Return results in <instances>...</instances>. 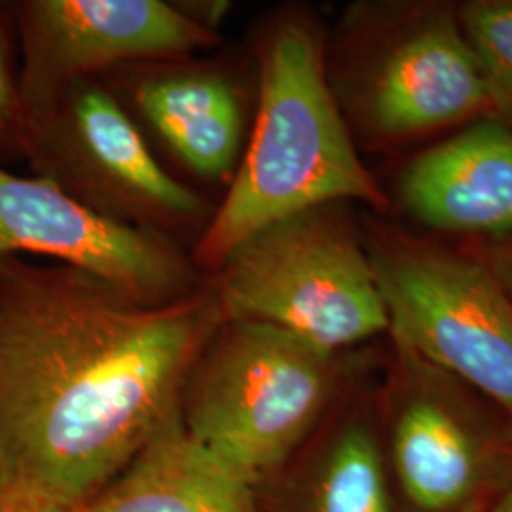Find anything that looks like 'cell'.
<instances>
[{
	"mask_svg": "<svg viewBox=\"0 0 512 512\" xmlns=\"http://www.w3.org/2000/svg\"><path fill=\"white\" fill-rule=\"evenodd\" d=\"M220 323L213 287L147 304L73 266L0 258V473L88 505L179 412Z\"/></svg>",
	"mask_w": 512,
	"mask_h": 512,
	"instance_id": "obj_1",
	"label": "cell"
},
{
	"mask_svg": "<svg viewBox=\"0 0 512 512\" xmlns=\"http://www.w3.org/2000/svg\"><path fill=\"white\" fill-rule=\"evenodd\" d=\"M344 202L380 207L384 196L351 141L321 38L308 21L283 19L260 54L251 141L194 256L200 266L217 270L264 226Z\"/></svg>",
	"mask_w": 512,
	"mask_h": 512,
	"instance_id": "obj_2",
	"label": "cell"
},
{
	"mask_svg": "<svg viewBox=\"0 0 512 512\" xmlns=\"http://www.w3.org/2000/svg\"><path fill=\"white\" fill-rule=\"evenodd\" d=\"M332 353L260 321H222L181 395L186 433L253 484L289 458L327 403Z\"/></svg>",
	"mask_w": 512,
	"mask_h": 512,
	"instance_id": "obj_3",
	"label": "cell"
},
{
	"mask_svg": "<svg viewBox=\"0 0 512 512\" xmlns=\"http://www.w3.org/2000/svg\"><path fill=\"white\" fill-rule=\"evenodd\" d=\"M334 205L272 222L224 258L222 321L268 323L327 353L389 330L368 251Z\"/></svg>",
	"mask_w": 512,
	"mask_h": 512,
	"instance_id": "obj_4",
	"label": "cell"
},
{
	"mask_svg": "<svg viewBox=\"0 0 512 512\" xmlns=\"http://www.w3.org/2000/svg\"><path fill=\"white\" fill-rule=\"evenodd\" d=\"M368 256L397 342L512 416V302L494 275L435 247L389 243Z\"/></svg>",
	"mask_w": 512,
	"mask_h": 512,
	"instance_id": "obj_5",
	"label": "cell"
},
{
	"mask_svg": "<svg viewBox=\"0 0 512 512\" xmlns=\"http://www.w3.org/2000/svg\"><path fill=\"white\" fill-rule=\"evenodd\" d=\"M19 148L38 177L110 219L164 234L203 217L202 200L158 164L126 110L90 80L27 124Z\"/></svg>",
	"mask_w": 512,
	"mask_h": 512,
	"instance_id": "obj_6",
	"label": "cell"
},
{
	"mask_svg": "<svg viewBox=\"0 0 512 512\" xmlns=\"http://www.w3.org/2000/svg\"><path fill=\"white\" fill-rule=\"evenodd\" d=\"M21 131L76 84L120 63L192 54L217 33L162 0H25L16 4Z\"/></svg>",
	"mask_w": 512,
	"mask_h": 512,
	"instance_id": "obj_7",
	"label": "cell"
},
{
	"mask_svg": "<svg viewBox=\"0 0 512 512\" xmlns=\"http://www.w3.org/2000/svg\"><path fill=\"white\" fill-rule=\"evenodd\" d=\"M19 255L48 256L147 304L198 291L192 262L164 234L110 219L46 177L0 167V258Z\"/></svg>",
	"mask_w": 512,
	"mask_h": 512,
	"instance_id": "obj_8",
	"label": "cell"
},
{
	"mask_svg": "<svg viewBox=\"0 0 512 512\" xmlns=\"http://www.w3.org/2000/svg\"><path fill=\"white\" fill-rule=\"evenodd\" d=\"M351 88L357 118L387 139L490 112L484 78L459 23L437 14L384 46Z\"/></svg>",
	"mask_w": 512,
	"mask_h": 512,
	"instance_id": "obj_9",
	"label": "cell"
},
{
	"mask_svg": "<svg viewBox=\"0 0 512 512\" xmlns=\"http://www.w3.org/2000/svg\"><path fill=\"white\" fill-rule=\"evenodd\" d=\"M401 196L416 219L448 232L512 230V129L484 120L423 152Z\"/></svg>",
	"mask_w": 512,
	"mask_h": 512,
	"instance_id": "obj_10",
	"label": "cell"
},
{
	"mask_svg": "<svg viewBox=\"0 0 512 512\" xmlns=\"http://www.w3.org/2000/svg\"><path fill=\"white\" fill-rule=\"evenodd\" d=\"M82 512H258L253 482L192 439L181 410Z\"/></svg>",
	"mask_w": 512,
	"mask_h": 512,
	"instance_id": "obj_11",
	"label": "cell"
},
{
	"mask_svg": "<svg viewBox=\"0 0 512 512\" xmlns=\"http://www.w3.org/2000/svg\"><path fill=\"white\" fill-rule=\"evenodd\" d=\"M148 124L192 171L220 179L239 164L243 110L219 74H173L145 80L135 93Z\"/></svg>",
	"mask_w": 512,
	"mask_h": 512,
	"instance_id": "obj_12",
	"label": "cell"
},
{
	"mask_svg": "<svg viewBox=\"0 0 512 512\" xmlns=\"http://www.w3.org/2000/svg\"><path fill=\"white\" fill-rule=\"evenodd\" d=\"M395 467L404 492L421 511L459 509L478 482L475 439L458 414L439 399L404 404L393 435Z\"/></svg>",
	"mask_w": 512,
	"mask_h": 512,
	"instance_id": "obj_13",
	"label": "cell"
},
{
	"mask_svg": "<svg viewBox=\"0 0 512 512\" xmlns=\"http://www.w3.org/2000/svg\"><path fill=\"white\" fill-rule=\"evenodd\" d=\"M315 512H391L378 444L355 425L334 444L317 486Z\"/></svg>",
	"mask_w": 512,
	"mask_h": 512,
	"instance_id": "obj_14",
	"label": "cell"
},
{
	"mask_svg": "<svg viewBox=\"0 0 512 512\" xmlns=\"http://www.w3.org/2000/svg\"><path fill=\"white\" fill-rule=\"evenodd\" d=\"M459 27L486 84L490 112L512 129V0H478L461 10Z\"/></svg>",
	"mask_w": 512,
	"mask_h": 512,
	"instance_id": "obj_15",
	"label": "cell"
},
{
	"mask_svg": "<svg viewBox=\"0 0 512 512\" xmlns=\"http://www.w3.org/2000/svg\"><path fill=\"white\" fill-rule=\"evenodd\" d=\"M0 512H82L18 478L0 473Z\"/></svg>",
	"mask_w": 512,
	"mask_h": 512,
	"instance_id": "obj_16",
	"label": "cell"
},
{
	"mask_svg": "<svg viewBox=\"0 0 512 512\" xmlns=\"http://www.w3.org/2000/svg\"><path fill=\"white\" fill-rule=\"evenodd\" d=\"M21 101L18 80L8 67L6 54L0 42V137L19 147L21 139Z\"/></svg>",
	"mask_w": 512,
	"mask_h": 512,
	"instance_id": "obj_17",
	"label": "cell"
},
{
	"mask_svg": "<svg viewBox=\"0 0 512 512\" xmlns=\"http://www.w3.org/2000/svg\"><path fill=\"white\" fill-rule=\"evenodd\" d=\"M494 512H512V488L505 494V497L499 501Z\"/></svg>",
	"mask_w": 512,
	"mask_h": 512,
	"instance_id": "obj_18",
	"label": "cell"
},
{
	"mask_svg": "<svg viewBox=\"0 0 512 512\" xmlns=\"http://www.w3.org/2000/svg\"><path fill=\"white\" fill-rule=\"evenodd\" d=\"M456 512H484V507H482V503H480L478 499H471L469 503H465L463 507H459Z\"/></svg>",
	"mask_w": 512,
	"mask_h": 512,
	"instance_id": "obj_19",
	"label": "cell"
},
{
	"mask_svg": "<svg viewBox=\"0 0 512 512\" xmlns=\"http://www.w3.org/2000/svg\"><path fill=\"white\" fill-rule=\"evenodd\" d=\"M511 272H512V253H511Z\"/></svg>",
	"mask_w": 512,
	"mask_h": 512,
	"instance_id": "obj_20",
	"label": "cell"
}]
</instances>
